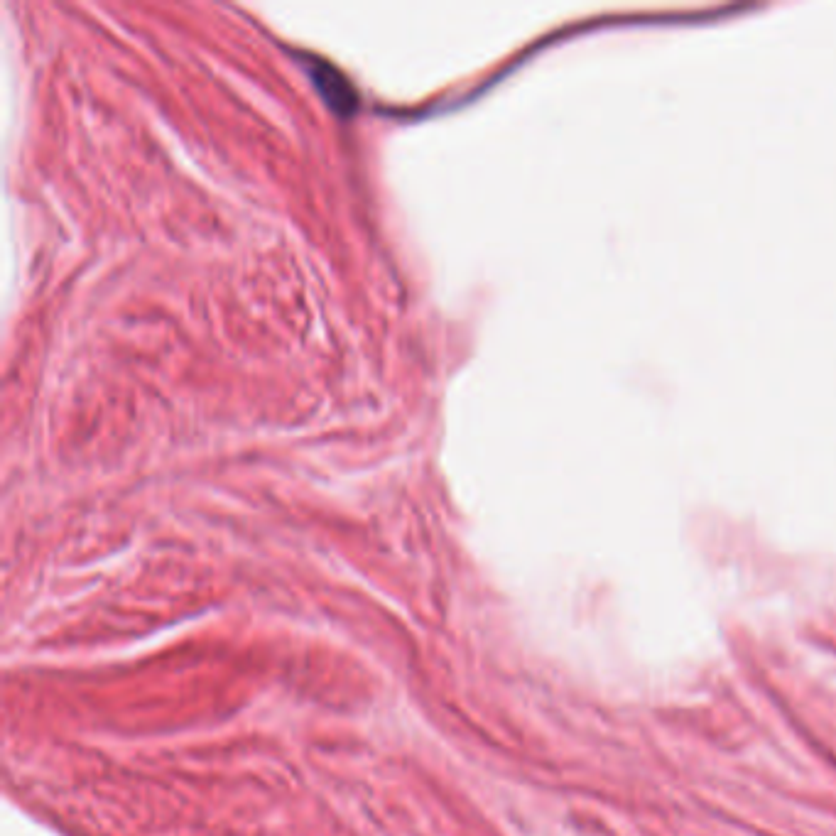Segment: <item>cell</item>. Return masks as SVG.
<instances>
[{
  "mask_svg": "<svg viewBox=\"0 0 836 836\" xmlns=\"http://www.w3.org/2000/svg\"><path fill=\"white\" fill-rule=\"evenodd\" d=\"M312 76L317 79L319 91H322L324 99L329 101V106L339 113H351L356 108V94L349 84L344 81V76L336 74L331 67H317L312 69Z\"/></svg>",
  "mask_w": 836,
  "mask_h": 836,
  "instance_id": "1",
  "label": "cell"
}]
</instances>
